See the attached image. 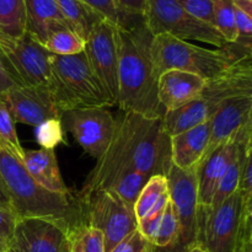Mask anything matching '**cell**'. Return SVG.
<instances>
[{
  "mask_svg": "<svg viewBox=\"0 0 252 252\" xmlns=\"http://www.w3.org/2000/svg\"><path fill=\"white\" fill-rule=\"evenodd\" d=\"M209 121L170 138L171 164L181 170L196 169L209 142Z\"/></svg>",
  "mask_w": 252,
  "mask_h": 252,
  "instance_id": "cell-20",
  "label": "cell"
},
{
  "mask_svg": "<svg viewBox=\"0 0 252 252\" xmlns=\"http://www.w3.org/2000/svg\"><path fill=\"white\" fill-rule=\"evenodd\" d=\"M0 206L1 207H11L10 204V197L7 193L6 186H5L4 181H2L1 176H0Z\"/></svg>",
  "mask_w": 252,
  "mask_h": 252,
  "instance_id": "cell-40",
  "label": "cell"
},
{
  "mask_svg": "<svg viewBox=\"0 0 252 252\" xmlns=\"http://www.w3.org/2000/svg\"><path fill=\"white\" fill-rule=\"evenodd\" d=\"M149 243L147 239L135 229L134 231L121 240L110 252H147Z\"/></svg>",
  "mask_w": 252,
  "mask_h": 252,
  "instance_id": "cell-37",
  "label": "cell"
},
{
  "mask_svg": "<svg viewBox=\"0 0 252 252\" xmlns=\"http://www.w3.org/2000/svg\"><path fill=\"white\" fill-rule=\"evenodd\" d=\"M36 142L41 148L46 149H56V147L61 143H64L63 126L61 118H51L41 125H38L34 129Z\"/></svg>",
  "mask_w": 252,
  "mask_h": 252,
  "instance_id": "cell-33",
  "label": "cell"
},
{
  "mask_svg": "<svg viewBox=\"0 0 252 252\" xmlns=\"http://www.w3.org/2000/svg\"><path fill=\"white\" fill-rule=\"evenodd\" d=\"M238 191L244 197H252V144H249L245 149Z\"/></svg>",
  "mask_w": 252,
  "mask_h": 252,
  "instance_id": "cell-36",
  "label": "cell"
},
{
  "mask_svg": "<svg viewBox=\"0 0 252 252\" xmlns=\"http://www.w3.org/2000/svg\"><path fill=\"white\" fill-rule=\"evenodd\" d=\"M236 252H252V240H241Z\"/></svg>",
  "mask_w": 252,
  "mask_h": 252,
  "instance_id": "cell-42",
  "label": "cell"
},
{
  "mask_svg": "<svg viewBox=\"0 0 252 252\" xmlns=\"http://www.w3.org/2000/svg\"><path fill=\"white\" fill-rule=\"evenodd\" d=\"M0 142L4 143L17 158L21 160L24 155V148L17 137L15 122L10 115L5 101L0 96Z\"/></svg>",
  "mask_w": 252,
  "mask_h": 252,
  "instance_id": "cell-32",
  "label": "cell"
},
{
  "mask_svg": "<svg viewBox=\"0 0 252 252\" xmlns=\"http://www.w3.org/2000/svg\"><path fill=\"white\" fill-rule=\"evenodd\" d=\"M17 217L11 207L0 206V252H6L14 234Z\"/></svg>",
  "mask_w": 252,
  "mask_h": 252,
  "instance_id": "cell-35",
  "label": "cell"
},
{
  "mask_svg": "<svg viewBox=\"0 0 252 252\" xmlns=\"http://www.w3.org/2000/svg\"><path fill=\"white\" fill-rule=\"evenodd\" d=\"M86 6L103 17L105 20L110 21L117 27H130L135 24L144 21L142 16H132V15L121 14L115 6L112 0H80Z\"/></svg>",
  "mask_w": 252,
  "mask_h": 252,
  "instance_id": "cell-29",
  "label": "cell"
},
{
  "mask_svg": "<svg viewBox=\"0 0 252 252\" xmlns=\"http://www.w3.org/2000/svg\"><path fill=\"white\" fill-rule=\"evenodd\" d=\"M144 24L153 36L166 33L182 41H198L221 48L228 42L212 25L196 19L175 0H147Z\"/></svg>",
  "mask_w": 252,
  "mask_h": 252,
  "instance_id": "cell-7",
  "label": "cell"
},
{
  "mask_svg": "<svg viewBox=\"0 0 252 252\" xmlns=\"http://www.w3.org/2000/svg\"><path fill=\"white\" fill-rule=\"evenodd\" d=\"M21 162L33 181L46 189L58 193H69L68 187L59 171L56 149L41 148L38 150H25Z\"/></svg>",
  "mask_w": 252,
  "mask_h": 252,
  "instance_id": "cell-21",
  "label": "cell"
},
{
  "mask_svg": "<svg viewBox=\"0 0 252 252\" xmlns=\"http://www.w3.org/2000/svg\"><path fill=\"white\" fill-rule=\"evenodd\" d=\"M251 48L252 46L234 42L221 48L208 49L162 33L153 36L150 54L157 79L165 70L179 69L208 81L220 75L240 59L250 57Z\"/></svg>",
  "mask_w": 252,
  "mask_h": 252,
  "instance_id": "cell-4",
  "label": "cell"
},
{
  "mask_svg": "<svg viewBox=\"0 0 252 252\" xmlns=\"http://www.w3.org/2000/svg\"><path fill=\"white\" fill-rule=\"evenodd\" d=\"M179 229V220H177V213L175 206L171 201H169L164 213H162L161 220L157 229L154 238L149 245L155 249H162L169 246L175 240Z\"/></svg>",
  "mask_w": 252,
  "mask_h": 252,
  "instance_id": "cell-31",
  "label": "cell"
},
{
  "mask_svg": "<svg viewBox=\"0 0 252 252\" xmlns=\"http://www.w3.org/2000/svg\"><path fill=\"white\" fill-rule=\"evenodd\" d=\"M0 32L14 37L24 33V0H0Z\"/></svg>",
  "mask_w": 252,
  "mask_h": 252,
  "instance_id": "cell-26",
  "label": "cell"
},
{
  "mask_svg": "<svg viewBox=\"0 0 252 252\" xmlns=\"http://www.w3.org/2000/svg\"><path fill=\"white\" fill-rule=\"evenodd\" d=\"M167 193H169V186H167L166 176L154 175L149 177L133 206L137 221L144 218L152 211L153 207Z\"/></svg>",
  "mask_w": 252,
  "mask_h": 252,
  "instance_id": "cell-24",
  "label": "cell"
},
{
  "mask_svg": "<svg viewBox=\"0 0 252 252\" xmlns=\"http://www.w3.org/2000/svg\"><path fill=\"white\" fill-rule=\"evenodd\" d=\"M189 14L213 26V0H175Z\"/></svg>",
  "mask_w": 252,
  "mask_h": 252,
  "instance_id": "cell-34",
  "label": "cell"
},
{
  "mask_svg": "<svg viewBox=\"0 0 252 252\" xmlns=\"http://www.w3.org/2000/svg\"><path fill=\"white\" fill-rule=\"evenodd\" d=\"M14 122L37 127L51 118H61L48 86H14L2 94Z\"/></svg>",
  "mask_w": 252,
  "mask_h": 252,
  "instance_id": "cell-14",
  "label": "cell"
},
{
  "mask_svg": "<svg viewBox=\"0 0 252 252\" xmlns=\"http://www.w3.org/2000/svg\"><path fill=\"white\" fill-rule=\"evenodd\" d=\"M86 225L101 231L105 252H110L121 240L137 229L133 207L128 206L115 192L96 191L83 202Z\"/></svg>",
  "mask_w": 252,
  "mask_h": 252,
  "instance_id": "cell-10",
  "label": "cell"
},
{
  "mask_svg": "<svg viewBox=\"0 0 252 252\" xmlns=\"http://www.w3.org/2000/svg\"><path fill=\"white\" fill-rule=\"evenodd\" d=\"M243 196L235 192L214 208L198 207V245L208 252H236L243 225Z\"/></svg>",
  "mask_w": 252,
  "mask_h": 252,
  "instance_id": "cell-9",
  "label": "cell"
},
{
  "mask_svg": "<svg viewBox=\"0 0 252 252\" xmlns=\"http://www.w3.org/2000/svg\"><path fill=\"white\" fill-rule=\"evenodd\" d=\"M171 166L170 138L162 130L161 118H147L132 112H122L107 148L76 192L79 201L94 192L110 189L120 177L132 171L148 177L166 176Z\"/></svg>",
  "mask_w": 252,
  "mask_h": 252,
  "instance_id": "cell-1",
  "label": "cell"
},
{
  "mask_svg": "<svg viewBox=\"0 0 252 252\" xmlns=\"http://www.w3.org/2000/svg\"><path fill=\"white\" fill-rule=\"evenodd\" d=\"M61 11L68 20L71 29L85 41L88 34L97 22L103 20L100 15L86 6L80 0H56Z\"/></svg>",
  "mask_w": 252,
  "mask_h": 252,
  "instance_id": "cell-23",
  "label": "cell"
},
{
  "mask_svg": "<svg viewBox=\"0 0 252 252\" xmlns=\"http://www.w3.org/2000/svg\"><path fill=\"white\" fill-rule=\"evenodd\" d=\"M70 252H105V243L100 230L83 225L70 234Z\"/></svg>",
  "mask_w": 252,
  "mask_h": 252,
  "instance_id": "cell-30",
  "label": "cell"
},
{
  "mask_svg": "<svg viewBox=\"0 0 252 252\" xmlns=\"http://www.w3.org/2000/svg\"><path fill=\"white\" fill-rule=\"evenodd\" d=\"M206 80L196 74L169 69L158 78V100L162 111L175 110L196 100L203 91Z\"/></svg>",
  "mask_w": 252,
  "mask_h": 252,
  "instance_id": "cell-17",
  "label": "cell"
},
{
  "mask_svg": "<svg viewBox=\"0 0 252 252\" xmlns=\"http://www.w3.org/2000/svg\"><path fill=\"white\" fill-rule=\"evenodd\" d=\"M211 118L209 108L201 97L177 107L175 110L165 111L161 116L162 130L169 138L186 132L207 122Z\"/></svg>",
  "mask_w": 252,
  "mask_h": 252,
  "instance_id": "cell-22",
  "label": "cell"
},
{
  "mask_svg": "<svg viewBox=\"0 0 252 252\" xmlns=\"http://www.w3.org/2000/svg\"><path fill=\"white\" fill-rule=\"evenodd\" d=\"M51 54L26 31L20 36L0 32V59L19 86H48Z\"/></svg>",
  "mask_w": 252,
  "mask_h": 252,
  "instance_id": "cell-8",
  "label": "cell"
},
{
  "mask_svg": "<svg viewBox=\"0 0 252 252\" xmlns=\"http://www.w3.org/2000/svg\"><path fill=\"white\" fill-rule=\"evenodd\" d=\"M61 121L63 128L96 160L107 148L116 127V118L105 107L65 111L62 113Z\"/></svg>",
  "mask_w": 252,
  "mask_h": 252,
  "instance_id": "cell-11",
  "label": "cell"
},
{
  "mask_svg": "<svg viewBox=\"0 0 252 252\" xmlns=\"http://www.w3.org/2000/svg\"><path fill=\"white\" fill-rule=\"evenodd\" d=\"M238 96H252L251 56L240 59L220 75L206 81L199 97L207 103L212 116L221 102Z\"/></svg>",
  "mask_w": 252,
  "mask_h": 252,
  "instance_id": "cell-16",
  "label": "cell"
},
{
  "mask_svg": "<svg viewBox=\"0 0 252 252\" xmlns=\"http://www.w3.org/2000/svg\"><path fill=\"white\" fill-rule=\"evenodd\" d=\"M24 7L25 31L41 44L53 32L71 29L56 0H24Z\"/></svg>",
  "mask_w": 252,
  "mask_h": 252,
  "instance_id": "cell-19",
  "label": "cell"
},
{
  "mask_svg": "<svg viewBox=\"0 0 252 252\" xmlns=\"http://www.w3.org/2000/svg\"><path fill=\"white\" fill-rule=\"evenodd\" d=\"M62 252H70V235H69L68 240L64 244L63 249H62Z\"/></svg>",
  "mask_w": 252,
  "mask_h": 252,
  "instance_id": "cell-43",
  "label": "cell"
},
{
  "mask_svg": "<svg viewBox=\"0 0 252 252\" xmlns=\"http://www.w3.org/2000/svg\"><path fill=\"white\" fill-rule=\"evenodd\" d=\"M0 144H1V142H0Z\"/></svg>",
  "mask_w": 252,
  "mask_h": 252,
  "instance_id": "cell-45",
  "label": "cell"
},
{
  "mask_svg": "<svg viewBox=\"0 0 252 252\" xmlns=\"http://www.w3.org/2000/svg\"><path fill=\"white\" fill-rule=\"evenodd\" d=\"M14 86H16V84L12 80L11 76L9 75V73H7L6 69H5L4 64H2L1 59H0V95L5 94L7 90L14 88Z\"/></svg>",
  "mask_w": 252,
  "mask_h": 252,
  "instance_id": "cell-39",
  "label": "cell"
},
{
  "mask_svg": "<svg viewBox=\"0 0 252 252\" xmlns=\"http://www.w3.org/2000/svg\"><path fill=\"white\" fill-rule=\"evenodd\" d=\"M189 252H208L204 248H202L201 245H196Z\"/></svg>",
  "mask_w": 252,
  "mask_h": 252,
  "instance_id": "cell-44",
  "label": "cell"
},
{
  "mask_svg": "<svg viewBox=\"0 0 252 252\" xmlns=\"http://www.w3.org/2000/svg\"><path fill=\"white\" fill-rule=\"evenodd\" d=\"M70 231L46 218H17L6 252H62Z\"/></svg>",
  "mask_w": 252,
  "mask_h": 252,
  "instance_id": "cell-13",
  "label": "cell"
},
{
  "mask_svg": "<svg viewBox=\"0 0 252 252\" xmlns=\"http://www.w3.org/2000/svg\"><path fill=\"white\" fill-rule=\"evenodd\" d=\"M238 133L233 139L213 150L197 166V203H198V207L208 208L211 206L212 198H213V194L219 184V180L221 179L224 170L228 166L229 161L238 149Z\"/></svg>",
  "mask_w": 252,
  "mask_h": 252,
  "instance_id": "cell-18",
  "label": "cell"
},
{
  "mask_svg": "<svg viewBox=\"0 0 252 252\" xmlns=\"http://www.w3.org/2000/svg\"><path fill=\"white\" fill-rule=\"evenodd\" d=\"M84 53L94 74L115 106L118 93L115 25L105 19L97 22L86 37Z\"/></svg>",
  "mask_w": 252,
  "mask_h": 252,
  "instance_id": "cell-12",
  "label": "cell"
},
{
  "mask_svg": "<svg viewBox=\"0 0 252 252\" xmlns=\"http://www.w3.org/2000/svg\"><path fill=\"white\" fill-rule=\"evenodd\" d=\"M153 34L144 21L130 27L116 26L117 84L116 105L122 112L147 118H161L158 100V79L153 68L150 43Z\"/></svg>",
  "mask_w": 252,
  "mask_h": 252,
  "instance_id": "cell-2",
  "label": "cell"
},
{
  "mask_svg": "<svg viewBox=\"0 0 252 252\" xmlns=\"http://www.w3.org/2000/svg\"><path fill=\"white\" fill-rule=\"evenodd\" d=\"M213 26L228 43L238 38L235 27V7L233 0H213Z\"/></svg>",
  "mask_w": 252,
  "mask_h": 252,
  "instance_id": "cell-27",
  "label": "cell"
},
{
  "mask_svg": "<svg viewBox=\"0 0 252 252\" xmlns=\"http://www.w3.org/2000/svg\"><path fill=\"white\" fill-rule=\"evenodd\" d=\"M42 46L56 56H74L84 52L85 41L71 29H63L53 32Z\"/></svg>",
  "mask_w": 252,
  "mask_h": 252,
  "instance_id": "cell-25",
  "label": "cell"
},
{
  "mask_svg": "<svg viewBox=\"0 0 252 252\" xmlns=\"http://www.w3.org/2000/svg\"><path fill=\"white\" fill-rule=\"evenodd\" d=\"M249 123H252V96H238L221 102L209 118L211 132L203 159L217 148L233 139Z\"/></svg>",
  "mask_w": 252,
  "mask_h": 252,
  "instance_id": "cell-15",
  "label": "cell"
},
{
  "mask_svg": "<svg viewBox=\"0 0 252 252\" xmlns=\"http://www.w3.org/2000/svg\"><path fill=\"white\" fill-rule=\"evenodd\" d=\"M0 176L17 218H46L62 223L70 233L86 225L84 206L76 193H58L42 187L4 143L0 144Z\"/></svg>",
  "mask_w": 252,
  "mask_h": 252,
  "instance_id": "cell-3",
  "label": "cell"
},
{
  "mask_svg": "<svg viewBox=\"0 0 252 252\" xmlns=\"http://www.w3.org/2000/svg\"><path fill=\"white\" fill-rule=\"evenodd\" d=\"M234 6L252 16V0H233Z\"/></svg>",
  "mask_w": 252,
  "mask_h": 252,
  "instance_id": "cell-41",
  "label": "cell"
},
{
  "mask_svg": "<svg viewBox=\"0 0 252 252\" xmlns=\"http://www.w3.org/2000/svg\"><path fill=\"white\" fill-rule=\"evenodd\" d=\"M112 1L121 14L144 17L147 0H112Z\"/></svg>",
  "mask_w": 252,
  "mask_h": 252,
  "instance_id": "cell-38",
  "label": "cell"
},
{
  "mask_svg": "<svg viewBox=\"0 0 252 252\" xmlns=\"http://www.w3.org/2000/svg\"><path fill=\"white\" fill-rule=\"evenodd\" d=\"M170 201L175 206L179 229L169 246L155 249L148 245L147 252H189L199 241L198 203H197V167L181 170L171 164L166 174Z\"/></svg>",
  "mask_w": 252,
  "mask_h": 252,
  "instance_id": "cell-6",
  "label": "cell"
},
{
  "mask_svg": "<svg viewBox=\"0 0 252 252\" xmlns=\"http://www.w3.org/2000/svg\"><path fill=\"white\" fill-rule=\"evenodd\" d=\"M49 65L48 89L61 113L78 108L113 106L84 52L74 56L51 54Z\"/></svg>",
  "mask_w": 252,
  "mask_h": 252,
  "instance_id": "cell-5",
  "label": "cell"
},
{
  "mask_svg": "<svg viewBox=\"0 0 252 252\" xmlns=\"http://www.w3.org/2000/svg\"><path fill=\"white\" fill-rule=\"evenodd\" d=\"M148 180H149V177L147 175L142 174V172H128L125 176L120 177L108 191L115 192L128 206L133 207L138 196H139L140 191H142L143 186H144Z\"/></svg>",
  "mask_w": 252,
  "mask_h": 252,
  "instance_id": "cell-28",
  "label": "cell"
}]
</instances>
